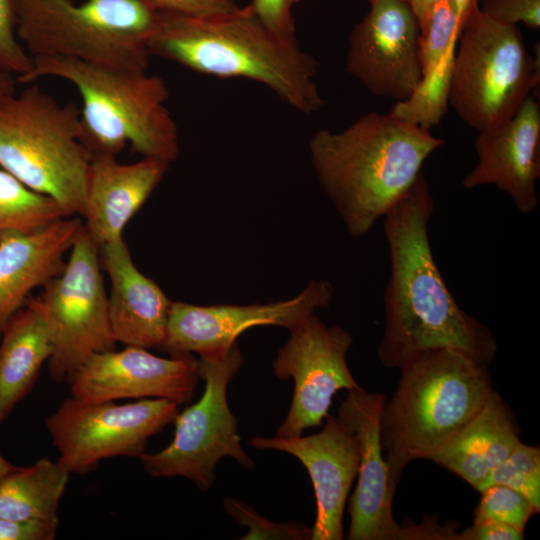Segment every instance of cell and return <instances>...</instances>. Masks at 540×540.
Here are the masks:
<instances>
[{
	"mask_svg": "<svg viewBox=\"0 0 540 540\" xmlns=\"http://www.w3.org/2000/svg\"><path fill=\"white\" fill-rule=\"evenodd\" d=\"M434 209L421 173L382 218L390 275L379 360L396 369L421 351L446 348L489 366L497 353L493 334L458 305L434 259L428 234Z\"/></svg>",
	"mask_w": 540,
	"mask_h": 540,
	"instance_id": "cell-1",
	"label": "cell"
},
{
	"mask_svg": "<svg viewBox=\"0 0 540 540\" xmlns=\"http://www.w3.org/2000/svg\"><path fill=\"white\" fill-rule=\"evenodd\" d=\"M444 140L394 113H368L310 139L312 166L348 233L366 235L411 188Z\"/></svg>",
	"mask_w": 540,
	"mask_h": 540,
	"instance_id": "cell-2",
	"label": "cell"
},
{
	"mask_svg": "<svg viewBox=\"0 0 540 540\" xmlns=\"http://www.w3.org/2000/svg\"><path fill=\"white\" fill-rule=\"evenodd\" d=\"M148 49L151 56L198 73L263 84L306 115L324 105L315 81V58L298 43L285 42L269 31L248 5L210 16L160 11Z\"/></svg>",
	"mask_w": 540,
	"mask_h": 540,
	"instance_id": "cell-3",
	"label": "cell"
},
{
	"mask_svg": "<svg viewBox=\"0 0 540 540\" xmlns=\"http://www.w3.org/2000/svg\"><path fill=\"white\" fill-rule=\"evenodd\" d=\"M398 369L381 414V444L394 494L405 467L448 444L493 391L489 366L446 348L421 351Z\"/></svg>",
	"mask_w": 540,
	"mask_h": 540,
	"instance_id": "cell-4",
	"label": "cell"
},
{
	"mask_svg": "<svg viewBox=\"0 0 540 540\" xmlns=\"http://www.w3.org/2000/svg\"><path fill=\"white\" fill-rule=\"evenodd\" d=\"M44 77L77 88L82 99L80 139L92 156H116L129 144L142 157L170 164L177 158L178 127L166 105L168 86L159 75L64 57H32V68L16 82L31 84Z\"/></svg>",
	"mask_w": 540,
	"mask_h": 540,
	"instance_id": "cell-5",
	"label": "cell"
},
{
	"mask_svg": "<svg viewBox=\"0 0 540 540\" xmlns=\"http://www.w3.org/2000/svg\"><path fill=\"white\" fill-rule=\"evenodd\" d=\"M159 21L147 0H17V36L31 57L147 71Z\"/></svg>",
	"mask_w": 540,
	"mask_h": 540,
	"instance_id": "cell-6",
	"label": "cell"
},
{
	"mask_svg": "<svg viewBox=\"0 0 540 540\" xmlns=\"http://www.w3.org/2000/svg\"><path fill=\"white\" fill-rule=\"evenodd\" d=\"M91 153L80 139V108L32 84L0 97V167L82 215Z\"/></svg>",
	"mask_w": 540,
	"mask_h": 540,
	"instance_id": "cell-7",
	"label": "cell"
},
{
	"mask_svg": "<svg viewBox=\"0 0 540 540\" xmlns=\"http://www.w3.org/2000/svg\"><path fill=\"white\" fill-rule=\"evenodd\" d=\"M447 102L477 132L509 121L539 84V61L517 25L500 23L471 0L463 17Z\"/></svg>",
	"mask_w": 540,
	"mask_h": 540,
	"instance_id": "cell-8",
	"label": "cell"
},
{
	"mask_svg": "<svg viewBox=\"0 0 540 540\" xmlns=\"http://www.w3.org/2000/svg\"><path fill=\"white\" fill-rule=\"evenodd\" d=\"M243 363L239 345L200 355L199 375L205 382L201 398L178 412L174 438L162 450L141 459L151 477H185L201 490L216 480L215 468L224 457L233 458L246 469L255 464L244 451L238 421L227 401V387Z\"/></svg>",
	"mask_w": 540,
	"mask_h": 540,
	"instance_id": "cell-9",
	"label": "cell"
},
{
	"mask_svg": "<svg viewBox=\"0 0 540 540\" xmlns=\"http://www.w3.org/2000/svg\"><path fill=\"white\" fill-rule=\"evenodd\" d=\"M99 246L83 228L63 270L37 297L47 320L53 352L47 362L55 382H68L93 354L115 349Z\"/></svg>",
	"mask_w": 540,
	"mask_h": 540,
	"instance_id": "cell-10",
	"label": "cell"
},
{
	"mask_svg": "<svg viewBox=\"0 0 540 540\" xmlns=\"http://www.w3.org/2000/svg\"><path fill=\"white\" fill-rule=\"evenodd\" d=\"M178 405L161 398L116 404L65 399L45 420L61 463L71 474H87L100 461L140 457L148 439L172 423Z\"/></svg>",
	"mask_w": 540,
	"mask_h": 540,
	"instance_id": "cell-11",
	"label": "cell"
},
{
	"mask_svg": "<svg viewBox=\"0 0 540 540\" xmlns=\"http://www.w3.org/2000/svg\"><path fill=\"white\" fill-rule=\"evenodd\" d=\"M289 331L273 362L278 379L294 381L289 411L275 434L285 439L322 425L337 391L362 388L347 365L353 341L346 330L327 326L313 314Z\"/></svg>",
	"mask_w": 540,
	"mask_h": 540,
	"instance_id": "cell-12",
	"label": "cell"
},
{
	"mask_svg": "<svg viewBox=\"0 0 540 540\" xmlns=\"http://www.w3.org/2000/svg\"><path fill=\"white\" fill-rule=\"evenodd\" d=\"M420 36L407 1L370 4L350 32L346 71L372 95L405 101L422 79Z\"/></svg>",
	"mask_w": 540,
	"mask_h": 540,
	"instance_id": "cell-13",
	"label": "cell"
},
{
	"mask_svg": "<svg viewBox=\"0 0 540 540\" xmlns=\"http://www.w3.org/2000/svg\"><path fill=\"white\" fill-rule=\"evenodd\" d=\"M333 295L326 280H312L296 297L267 304L198 306L173 302L165 343L170 356L225 349L244 331L264 325L293 329L326 307Z\"/></svg>",
	"mask_w": 540,
	"mask_h": 540,
	"instance_id": "cell-14",
	"label": "cell"
},
{
	"mask_svg": "<svg viewBox=\"0 0 540 540\" xmlns=\"http://www.w3.org/2000/svg\"><path fill=\"white\" fill-rule=\"evenodd\" d=\"M199 360L192 354L159 357L126 346L93 354L69 381L71 396L88 403L161 398L190 402L198 384Z\"/></svg>",
	"mask_w": 540,
	"mask_h": 540,
	"instance_id": "cell-15",
	"label": "cell"
},
{
	"mask_svg": "<svg viewBox=\"0 0 540 540\" xmlns=\"http://www.w3.org/2000/svg\"><path fill=\"white\" fill-rule=\"evenodd\" d=\"M383 393L349 390L338 408L339 420L357 437L359 468L349 500V540H402L403 526L393 516L389 471L381 444Z\"/></svg>",
	"mask_w": 540,
	"mask_h": 540,
	"instance_id": "cell-16",
	"label": "cell"
},
{
	"mask_svg": "<svg viewBox=\"0 0 540 540\" xmlns=\"http://www.w3.org/2000/svg\"><path fill=\"white\" fill-rule=\"evenodd\" d=\"M322 430L295 438L254 437L256 449H272L296 457L307 469L316 498V518L310 540H341L343 513L359 468L356 435L338 417L327 414Z\"/></svg>",
	"mask_w": 540,
	"mask_h": 540,
	"instance_id": "cell-17",
	"label": "cell"
},
{
	"mask_svg": "<svg viewBox=\"0 0 540 540\" xmlns=\"http://www.w3.org/2000/svg\"><path fill=\"white\" fill-rule=\"evenodd\" d=\"M474 146L477 163L462 185H493L510 197L518 212L533 213L539 205L540 177V105L535 97L530 95L509 121L478 132Z\"/></svg>",
	"mask_w": 540,
	"mask_h": 540,
	"instance_id": "cell-18",
	"label": "cell"
},
{
	"mask_svg": "<svg viewBox=\"0 0 540 540\" xmlns=\"http://www.w3.org/2000/svg\"><path fill=\"white\" fill-rule=\"evenodd\" d=\"M99 255L111 282L108 312L116 342L162 349L173 302L136 267L124 238L101 245Z\"/></svg>",
	"mask_w": 540,
	"mask_h": 540,
	"instance_id": "cell-19",
	"label": "cell"
},
{
	"mask_svg": "<svg viewBox=\"0 0 540 540\" xmlns=\"http://www.w3.org/2000/svg\"><path fill=\"white\" fill-rule=\"evenodd\" d=\"M170 163L142 157L120 163L114 155H94L89 166L83 225L101 245L123 238V231L159 185Z\"/></svg>",
	"mask_w": 540,
	"mask_h": 540,
	"instance_id": "cell-20",
	"label": "cell"
},
{
	"mask_svg": "<svg viewBox=\"0 0 540 540\" xmlns=\"http://www.w3.org/2000/svg\"><path fill=\"white\" fill-rule=\"evenodd\" d=\"M83 222L63 217L31 232L0 234V336L10 318L64 268V256L71 249Z\"/></svg>",
	"mask_w": 540,
	"mask_h": 540,
	"instance_id": "cell-21",
	"label": "cell"
},
{
	"mask_svg": "<svg viewBox=\"0 0 540 540\" xmlns=\"http://www.w3.org/2000/svg\"><path fill=\"white\" fill-rule=\"evenodd\" d=\"M520 441L512 412L500 394L493 390L474 418L429 460L480 491L492 470Z\"/></svg>",
	"mask_w": 540,
	"mask_h": 540,
	"instance_id": "cell-22",
	"label": "cell"
},
{
	"mask_svg": "<svg viewBox=\"0 0 540 540\" xmlns=\"http://www.w3.org/2000/svg\"><path fill=\"white\" fill-rule=\"evenodd\" d=\"M0 423L31 391L53 352L52 335L37 298H29L0 336Z\"/></svg>",
	"mask_w": 540,
	"mask_h": 540,
	"instance_id": "cell-23",
	"label": "cell"
},
{
	"mask_svg": "<svg viewBox=\"0 0 540 540\" xmlns=\"http://www.w3.org/2000/svg\"><path fill=\"white\" fill-rule=\"evenodd\" d=\"M461 23L453 0H438L420 36L422 79L408 99L412 112L422 119L442 118Z\"/></svg>",
	"mask_w": 540,
	"mask_h": 540,
	"instance_id": "cell-24",
	"label": "cell"
},
{
	"mask_svg": "<svg viewBox=\"0 0 540 540\" xmlns=\"http://www.w3.org/2000/svg\"><path fill=\"white\" fill-rule=\"evenodd\" d=\"M69 475L48 457L28 467L16 466L0 480V517L59 525V503Z\"/></svg>",
	"mask_w": 540,
	"mask_h": 540,
	"instance_id": "cell-25",
	"label": "cell"
},
{
	"mask_svg": "<svg viewBox=\"0 0 540 540\" xmlns=\"http://www.w3.org/2000/svg\"><path fill=\"white\" fill-rule=\"evenodd\" d=\"M63 217L68 216L53 198L34 191L0 167V234L31 232Z\"/></svg>",
	"mask_w": 540,
	"mask_h": 540,
	"instance_id": "cell-26",
	"label": "cell"
},
{
	"mask_svg": "<svg viewBox=\"0 0 540 540\" xmlns=\"http://www.w3.org/2000/svg\"><path fill=\"white\" fill-rule=\"evenodd\" d=\"M490 484H501L518 491L532 503L539 513V447L526 445L520 441L508 457L492 470L485 486Z\"/></svg>",
	"mask_w": 540,
	"mask_h": 540,
	"instance_id": "cell-27",
	"label": "cell"
},
{
	"mask_svg": "<svg viewBox=\"0 0 540 540\" xmlns=\"http://www.w3.org/2000/svg\"><path fill=\"white\" fill-rule=\"evenodd\" d=\"M481 498L474 512V523L499 522L524 532L530 518L538 513L518 491L501 484H490L479 491Z\"/></svg>",
	"mask_w": 540,
	"mask_h": 540,
	"instance_id": "cell-28",
	"label": "cell"
},
{
	"mask_svg": "<svg viewBox=\"0 0 540 540\" xmlns=\"http://www.w3.org/2000/svg\"><path fill=\"white\" fill-rule=\"evenodd\" d=\"M223 508L241 527L248 532L241 537L242 540H308L311 539V528L301 523H278L268 520L260 515L247 503L235 499L225 498Z\"/></svg>",
	"mask_w": 540,
	"mask_h": 540,
	"instance_id": "cell-29",
	"label": "cell"
},
{
	"mask_svg": "<svg viewBox=\"0 0 540 540\" xmlns=\"http://www.w3.org/2000/svg\"><path fill=\"white\" fill-rule=\"evenodd\" d=\"M17 0H0V70L20 77L32 68V57L17 36Z\"/></svg>",
	"mask_w": 540,
	"mask_h": 540,
	"instance_id": "cell-30",
	"label": "cell"
},
{
	"mask_svg": "<svg viewBox=\"0 0 540 540\" xmlns=\"http://www.w3.org/2000/svg\"><path fill=\"white\" fill-rule=\"evenodd\" d=\"M300 0H251L248 7L257 19L281 40L297 44L293 10Z\"/></svg>",
	"mask_w": 540,
	"mask_h": 540,
	"instance_id": "cell-31",
	"label": "cell"
},
{
	"mask_svg": "<svg viewBox=\"0 0 540 540\" xmlns=\"http://www.w3.org/2000/svg\"><path fill=\"white\" fill-rule=\"evenodd\" d=\"M483 14L500 23H523L537 30L540 27V0H482Z\"/></svg>",
	"mask_w": 540,
	"mask_h": 540,
	"instance_id": "cell-32",
	"label": "cell"
},
{
	"mask_svg": "<svg viewBox=\"0 0 540 540\" xmlns=\"http://www.w3.org/2000/svg\"><path fill=\"white\" fill-rule=\"evenodd\" d=\"M160 11L191 16H210L228 13L239 6L236 0H147Z\"/></svg>",
	"mask_w": 540,
	"mask_h": 540,
	"instance_id": "cell-33",
	"label": "cell"
},
{
	"mask_svg": "<svg viewBox=\"0 0 540 540\" xmlns=\"http://www.w3.org/2000/svg\"><path fill=\"white\" fill-rule=\"evenodd\" d=\"M58 525L0 517V540H52Z\"/></svg>",
	"mask_w": 540,
	"mask_h": 540,
	"instance_id": "cell-34",
	"label": "cell"
},
{
	"mask_svg": "<svg viewBox=\"0 0 540 540\" xmlns=\"http://www.w3.org/2000/svg\"><path fill=\"white\" fill-rule=\"evenodd\" d=\"M524 532L499 522H478L459 532V540H522Z\"/></svg>",
	"mask_w": 540,
	"mask_h": 540,
	"instance_id": "cell-35",
	"label": "cell"
},
{
	"mask_svg": "<svg viewBox=\"0 0 540 540\" xmlns=\"http://www.w3.org/2000/svg\"><path fill=\"white\" fill-rule=\"evenodd\" d=\"M438 0H407L423 33L428 25L432 10Z\"/></svg>",
	"mask_w": 540,
	"mask_h": 540,
	"instance_id": "cell-36",
	"label": "cell"
},
{
	"mask_svg": "<svg viewBox=\"0 0 540 540\" xmlns=\"http://www.w3.org/2000/svg\"><path fill=\"white\" fill-rule=\"evenodd\" d=\"M16 78L0 70V97L15 92Z\"/></svg>",
	"mask_w": 540,
	"mask_h": 540,
	"instance_id": "cell-37",
	"label": "cell"
},
{
	"mask_svg": "<svg viewBox=\"0 0 540 540\" xmlns=\"http://www.w3.org/2000/svg\"><path fill=\"white\" fill-rule=\"evenodd\" d=\"M470 1L471 0H453L461 25Z\"/></svg>",
	"mask_w": 540,
	"mask_h": 540,
	"instance_id": "cell-38",
	"label": "cell"
},
{
	"mask_svg": "<svg viewBox=\"0 0 540 540\" xmlns=\"http://www.w3.org/2000/svg\"><path fill=\"white\" fill-rule=\"evenodd\" d=\"M15 467L0 454V480Z\"/></svg>",
	"mask_w": 540,
	"mask_h": 540,
	"instance_id": "cell-39",
	"label": "cell"
},
{
	"mask_svg": "<svg viewBox=\"0 0 540 540\" xmlns=\"http://www.w3.org/2000/svg\"><path fill=\"white\" fill-rule=\"evenodd\" d=\"M370 4H373L375 2H378V1H381V0H368ZM404 1H407V0H404Z\"/></svg>",
	"mask_w": 540,
	"mask_h": 540,
	"instance_id": "cell-40",
	"label": "cell"
}]
</instances>
